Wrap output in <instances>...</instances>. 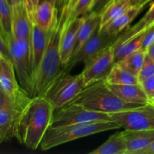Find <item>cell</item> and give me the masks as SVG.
Masks as SVG:
<instances>
[{
    "label": "cell",
    "mask_w": 154,
    "mask_h": 154,
    "mask_svg": "<svg viewBox=\"0 0 154 154\" xmlns=\"http://www.w3.org/2000/svg\"><path fill=\"white\" fill-rule=\"evenodd\" d=\"M55 109L45 96L32 98L17 122L14 137L30 150L39 148L48 129L52 125Z\"/></svg>",
    "instance_id": "1"
},
{
    "label": "cell",
    "mask_w": 154,
    "mask_h": 154,
    "mask_svg": "<svg viewBox=\"0 0 154 154\" xmlns=\"http://www.w3.org/2000/svg\"><path fill=\"white\" fill-rule=\"evenodd\" d=\"M69 14L66 8L63 6L50 29L48 45L36 75V96H45L48 89L62 71L60 42L63 26Z\"/></svg>",
    "instance_id": "2"
},
{
    "label": "cell",
    "mask_w": 154,
    "mask_h": 154,
    "mask_svg": "<svg viewBox=\"0 0 154 154\" xmlns=\"http://www.w3.org/2000/svg\"><path fill=\"white\" fill-rule=\"evenodd\" d=\"M71 102L79 104L93 111L108 114L144 105L123 101L108 87L105 80L96 81L86 86Z\"/></svg>",
    "instance_id": "3"
},
{
    "label": "cell",
    "mask_w": 154,
    "mask_h": 154,
    "mask_svg": "<svg viewBox=\"0 0 154 154\" xmlns=\"http://www.w3.org/2000/svg\"><path fill=\"white\" fill-rule=\"evenodd\" d=\"M120 128L121 126L114 120L51 126L45 133L39 148L48 150L78 138Z\"/></svg>",
    "instance_id": "4"
},
{
    "label": "cell",
    "mask_w": 154,
    "mask_h": 154,
    "mask_svg": "<svg viewBox=\"0 0 154 154\" xmlns=\"http://www.w3.org/2000/svg\"><path fill=\"white\" fill-rule=\"evenodd\" d=\"M3 39L8 45L11 60L20 84L32 98L35 97V74L33 68L31 41L15 38L14 35Z\"/></svg>",
    "instance_id": "5"
},
{
    "label": "cell",
    "mask_w": 154,
    "mask_h": 154,
    "mask_svg": "<svg viewBox=\"0 0 154 154\" xmlns=\"http://www.w3.org/2000/svg\"><path fill=\"white\" fill-rule=\"evenodd\" d=\"M85 87L82 74L71 75L62 70L48 89L45 97L57 110L72 102Z\"/></svg>",
    "instance_id": "6"
},
{
    "label": "cell",
    "mask_w": 154,
    "mask_h": 154,
    "mask_svg": "<svg viewBox=\"0 0 154 154\" xmlns=\"http://www.w3.org/2000/svg\"><path fill=\"white\" fill-rule=\"evenodd\" d=\"M108 120H112L108 113L93 111L79 104L69 102L54 111L51 126H64Z\"/></svg>",
    "instance_id": "7"
},
{
    "label": "cell",
    "mask_w": 154,
    "mask_h": 154,
    "mask_svg": "<svg viewBox=\"0 0 154 154\" xmlns=\"http://www.w3.org/2000/svg\"><path fill=\"white\" fill-rule=\"evenodd\" d=\"M111 119L121 128L129 130H154V104L109 114Z\"/></svg>",
    "instance_id": "8"
},
{
    "label": "cell",
    "mask_w": 154,
    "mask_h": 154,
    "mask_svg": "<svg viewBox=\"0 0 154 154\" xmlns=\"http://www.w3.org/2000/svg\"><path fill=\"white\" fill-rule=\"evenodd\" d=\"M0 90L7 95L15 105L25 108L32 97L22 88L17 78L10 59L0 56Z\"/></svg>",
    "instance_id": "9"
},
{
    "label": "cell",
    "mask_w": 154,
    "mask_h": 154,
    "mask_svg": "<svg viewBox=\"0 0 154 154\" xmlns=\"http://www.w3.org/2000/svg\"><path fill=\"white\" fill-rule=\"evenodd\" d=\"M116 63L114 45L95 54L84 63V68L81 72L86 86L106 79Z\"/></svg>",
    "instance_id": "10"
},
{
    "label": "cell",
    "mask_w": 154,
    "mask_h": 154,
    "mask_svg": "<svg viewBox=\"0 0 154 154\" xmlns=\"http://www.w3.org/2000/svg\"><path fill=\"white\" fill-rule=\"evenodd\" d=\"M120 35H111L105 32L101 31L99 27L81 48L72 56L68 64L63 68V70L70 73L71 70L75 66L81 63H86L99 51L110 45H114Z\"/></svg>",
    "instance_id": "11"
},
{
    "label": "cell",
    "mask_w": 154,
    "mask_h": 154,
    "mask_svg": "<svg viewBox=\"0 0 154 154\" xmlns=\"http://www.w3.org/2000/svg\"><path fill=\"white\" fill-rule=\"evenodd\" d=\"M24 108L17 106L0 90V141L14 138L17 122Z\"/></svg>",
    "instance_id": "12"
},
{
    "label": "cell",
    "mask_w": 154,
    "mask_h": 154,
    "mask_svg": "<svg viewBox=\"0 0 154 154\" xmlns=\"http://www.w3.org/2000/svg\"><path fill=\"white\" fill-rule=\"evenodd\" d=\"M85 15L75 18L70 21H65L60 42L62 68H64L69 63L75 50L77 35L80 26L84 21ZM68 18V17H67Z\"/></svg>",
    "instance_id": "13"
},
{
    "label": "cell",
    "mask_w": 154,
    "mask_h": 154,
    "mask_svg": "<svg viewBox=\"0 0 154 154\" xmlns=\"http://www.w3.org/2000/svg\"><path fill=\"white\" fill-rule=\"evenodd\" d=\"M106 84L119 98L125 102L145 105L150 101L141 84H110L106 83Z\"/></svg>",
    "instance_id": "14"
},
{
    "label": "cell",
    "mask_w": 154,
    "mask_h": 154,
    "mask_svg": "<svg viewBox=\"0 0 154 154\" xmlns=\"http://www.w3.org/2000/svg\"><path fill=\"white\" fill-rule=\"evenodd\" d=\"M13 10V35L17 39L31 41L32 23L23 3L12 7Z\"/></svg>",
    "instance_id": "15"
},
{
    "label": "cell",
    "mask_w": 154,
    "mask_h": 154,
    "mask_svg": "<svg viewBox=\"0 0 154 154\" xmlns=\"http://www.w3.org/2000/svg\"><path fill=\"white\" fill-rule=\"evenodd\" d=\"M49 34L50 30L47 31L39 27L37 24H32L31 45L33 68H34L35 74V81L38 71L40 67L44 54L48 45Z\"/></svg>",
    "instance_id": "16"
},
{
    "label": "cell",
    "mask_w": 154,
    "mask_h": 154,
    "mask_svg": "<svg viewBox=\"0 0 154 154\" xmlns=\"http://www.w3.org/2000/svg\"><path fill=\"white\" fill-rule=\"evenodd\" d=\"M123 133L127 144V154H139L154 141V130L125 129Z\"/></svg>",
    "instance_id": "17"
},
{
    "label": "cell",
    "mask_w": 154,
    "mask_h": 154,
    "mask_svg": "<svg viewBox=\"0 0 154 154\" xmlns=\"http://www.w3.org/2000/svg\"><path fill=\"white\" fill-rule=\"evenodd\" d=\"M100 23L101 14L90 12L87 14H85L84 21L78 32L76 44L72 55L75 54L81 48V46L90 38V36L100 26Z\"/></svg>",
    "instance_id": "18"
},
{
    "label": "cell",
    "mask_w": 154,
    "mask_h": 154,
    "mask_svg": "<svg viewBox=\"0 0 154 154\" xmlns=\"http://www.w3.org/2000/svg\"><path fill=\"white\" fill-rule=\"evenodd\" d=\"M142 9L143 8L132 5L124 13L122 14L118 17L114 19L112 22L108 24L105 28H103L102 29H99L101 31L105 32L111 35H120L123 30L129 27V24L138 16V14L142 11Z\"/></svg>",
    "instance_id": "19"
},
{
    "label": "cell",
    "mask_w": 154,
    "mask_h": 154,
    "mask_svg": "<svg viewBox=\"0 0 154 154\" xmlns=\"http://www.w3.org/2000/svg\"><path fill=\"white\" fill-rule=\"evenodd\" d=\"M154 25V2L150 5V8L147 11L144 16L138 20V23L134 24L132 26H129L125 29L123 32L120 33L117 40L114 45H118L122 43L142 32L145 31L150 26Z\"/></svg>",
    "instance_id": "20"
},
{
    "label": "cell",
    "mask_w": 154,
    "mask_h": 154,
    "mask_svg": "<svg viewBox=\"0 0 154 154\" xmlns=\"http://www.w3.org/2000/svg\"><path fill=\"white\" fill-rule=\"evenodd\" d=\"M60 11L55 5L50 2L39 3L35 13L34 23L37 24L43 29L49 31Z\"/></svg>",
    "instance_id": "21"
},
{
    "label": "cell",
    "mask_w": 154,
    "mask_h": 154,
    "mask_svg": "<svg viewBox=\"0 0 154 154\" xmlns=\"http://www.w3.org/2000/svg\"><path fill=\"white\" fill-rule=\"evenodd\" d=\"M90 154H127V144L123 132H117L111 135L104 144Z\"/></svg>",
    "instance_id": "22"
},
{
    "label": "cell",
    "mask_w": 154,
    "mask_h": 154,
    "mask_svg": "<svg viewBox=\"0 0 154 154\" xmlns=\"http://www.w3.org/2000/svg\"><path fill=\"white\" fill-rule=\"evenodd\" d=\"M130 0H114L101 13L99 29H102L132 6Z\"/></svg>",
    "instance_id": "23"
},
{
    "label": "cell",
    "mask_w": 154,
    "mask_h": 154,
    "mask_svg": "<svg viewBox=\"0 0 154 154\" xmlns=\"http://www.w3.org/2000/svg\"><path fill=\"white\" fill-rule=\"evenodd\" d=\"M145 32L146 30L118 45H114L116 62L123 60L129 54L141 49Z\"/></svg>",
    "instance_id": "24"
},
{
    "label": "cell",
    "mask_w": 154,
    "mask_h": 154,
    "mask_svg": "<svg viewBox=\"0 0 154 154\" xmlns=\"http://www.w3.org/2000/svg\"><path fill=\"white\" fill-rule=\"evenodd\" d=\"M0 37L5 39L13 35V10L6 0H0Z\"/></svg>",
    "instance_id": "25"
},
{
    "label": "cell",
    "mask_w": 154,
    "mask_h": 154,
    "mask_svg": "<svg viewBox=\"0 0 154 154\" xmlns=\"http://www.w3.org/2000/svg\"><path fill=\"white\" fill-rule=\"evenodd\" d=\"M110 84H140L138 77L116 63L111 72L105 79Z\"/></svg>",
    "instance_id": "26"
},
{
    "label": "cell",
    "mask_w": 154,
    "mask_h": 154,
    "mask_svg": "<svg viewBox=\"0 0 154 154\" xmlns=\"http://www.w3.org/2000/svg\"><path fill=\"white\" fill-rule=\"evenodd\" d=\"M147 52L143 51L142 49H139L128 55L123 60L117 62V63L131 73L138 76L145 60Z\"/></svg>",
    "instance_id": "27"
},
{
    "label": "cell",
    "mask_w": 154,
    "mask_h": 154,
    "mask_svg": "<svg viewBox=\"0 0 154 154\" xmlns=\"http://www.w3.org/2000/svg\"><path fill=\"white\" fill-rule=\"evenodd\" d=\"M93 1L94 0H78V2L76 3L75 7L71 11L70 14L68 16L67 21H70L75 18L87 14L90 11Z\"/></svg>",
    "instance_id": "28"
},
{
    "label": "cell",
    "mask_w": 154,
    "mask_h": 154,
    "mask_svg": "<svg viewBox=\"0 0 154 154\" xmlns=\"http://www.w3.org/2000/svg\"><path fill=\"white\" fill-rule=\"evenodd\" d=\"M154 75V60L147 54L142 68L138 75V80L141 84L143 81Z\"/></svg>",
    "instance_id": "29"
},
{
    "label": "cell",
    "mask_w": 154,
    "mask_h": 154,
    "mask_svg": "<svg viewBox=\"0 0 154 154\" xmlns=\"http://www.w3.org/2000/svg\"><path fill=\"white\" fill-rule=\"evenodd\" d=\"M154 43V25L147 29L144 34V39H143L142 46L141 49L147 52L148 48Z\"/></svg>",
    "instance_id": "30"
},
{
    "label": "cell",
    "mask_w": 154,
    "mask_h": 154,
    "mask_svg": "<svg viewBox=\"0 0 154 154\" xmlns=\"http://www.w3.org/2000/svg\"><path fill=\"white\" fill-rule=\"evenodd\" d=\"M28 13L29 17L32 23H35V13L38 5V0H22Z\"/></svg>",
    "instance_id": "31"
},
{
    "label": "cell",
    "mask_w": 154,
    "mask_h": 154,
    "mask_svg": "<svg viewBox=\"0 0 154 154\" xmlns=\"http://www.w3.org/2000/svg\"><path fill=\"white\" fill-rule=\"evenodd\" d=\"M141 84L150 100L154 95V75L146 78L141 83Z\"/></svg>",
    "instance_id": "32"
},
{
    "label": "cell",
    "mask_w": 154,
    "mask_h": 154,
    "mask_svg": "<svg viewBox=\"0 0 154 154\" xmlns=\"http://www.w3.org/2000/svg\"><path fill=\"white\" fill-rule=\"evenodd\" d=\"M112 1H114V0H94L89 13H90V12H96V13L101 14L102 11Z\"/></svg>",
    "instance_id": "33"
},
{
    "label": "cell",
    "mask_w": 154,
    "mask_h": 154,
    "mask_svg": "<svg viewBox=\"0 0 154 154\" xmlns=\"http://www.w3.org/2000/svg\"><path fill=\"white\" fill-rule=\"evenodd\" d=\"M44 2H52L53 4L55 5L57 8L61 10L63 6H64L66 0H38V4L39 3Z\"/></svg>",
    "instance_id": "34"
},
{
    "label": "cell",
    "mask_w": 154,
    "mask_h": 154,
    "mask_svg": "<svg viewBox=\"0 0 154 154\" xmlns=\"http://www.w3.org/2000/svg\"><path fill=\"white\" fill-rule=\"evenodd\" d=\"M150 1H152V0H132L131 2H132V5L144 8V6L147 4H148Z\"/></svg>",
    "instance_id": "35"
},
{
    "label": "cell",
    "mask_w": 154,
    "mask_h": 154,
    "mask_svg": "<svg viewBox=\"0 0 154 154\" xmlns=\"http://www.w3.org/2000/svg\"><path fill=\"white\" fill-rule=\"evenodd\" d=\"M139 154H154V141L148 147L141 150Z\"/></svg>",
    "instance_id": "36"
},
{
    "label": "cell",
    "mask_w": 154,
    "mask_h": 154,
    "mask_svg": "<svg viewBox=\"0 0 154 154\" xmlns=\"http://www.w3.org/2000/svg\"><path fill=\"white\" fill-rule=\"evenodd\" d=\"M78 0H69L68 4L66 5H64V7H66V9L68 10V11H69V14H70L71 11L73 9V8L75 7V5H76V3L78 2Z\"/></svg>",
    "instance_id": "37"
},
{
    "label": "cell",
    "mask_w": 154,
    "mask_h": 154,
    "mask_svg": "<svg viewBox=\"0 0 154 154\" xmlns=\"http://www.w3.org/2000/svg\"><path fill=\"white\" fill-rule=\"evenodd\" d=\"M147 54L154 60V43L148 48L147 51Z\"/></svg>",
    "instance_id": "38"
},
{
    "label": "cell",
    "mask_w": 154,
    "mask_h": 154,
    "mask_svg": "<svg viewBox=\"0 0 154 154\" xmlns=\"http://www.w3.org/2000/svg\"><path fill=\"white\" fill-rule=\"evenodd\" d=\"M21 3H23L22 0H13V6L21 4ZM13 6H12V7H13Z\"/></svg>",
    "instance_id": "39"
},
{
    "label": "cell",
    "mask_w": 154,
    "mask_h": 154,
    "mask_svg": "<svg viewBox=\"0 0 154 154\" xmlns=\"http://www.w3.org/2000/svg\"><path fill=\"white\" fill-rule=\"evenodd\" d=\"M11 6H13V0H6Z\"/></svg>",
    "instance_id": "40"
},
{
    "label": "cell",
    "mask_w": 154,
    "mask_h": 154,
    "mask_svg": "<svg viewBox=\"0 0 154 154\" xmlns=\"http://www.w3.org/2000/svg\"><path fill=\"white\" fill-rule=\"evenodd\" d=\"M150 102H153V103H154V95H153V97H152L151 99H150Z\"/></svg>",
    "instance_id": "41"
},
{
    "label": "cell",
    "mask_w": 154,
    "mask_h": 154,
    "mask_svg": "<svg viewBox=\"0 0 154 154\" xmlns=\"http://www.w3.org/2000/svg\"><path fill=\"white\" fill-rule=\"evenodd\" d=\"M69 0H66V2H65V5H67L68 2H69Z\"/></svg>",
    "instance_id": "42"
},
{
    "label": "cell",
    "mask_w": 154,
    "mask_h": 154,
    "mask_svg": "<svg viewBox=\"0 0 154 154\" xmlns=\"http://www.w3.org/2000/svg\"><path fill=\"white\" fill-rule=\"evenodd\" d=\"M130 1H132V0H130Z\"/></svg>",
    "instance_id": "43"
},
{
    "label": "cell",
    "mask_w": 154,
    "mask_h": 154,
    "mask_svg": "<svg viewBox=\"0 0 154 154\" xmlns=\"http://www.w3.org/2000/svg\"><path fill=\"white\" fill-rule=\"evenodd\" d=\"M153 104H154V103H153Z\"/></svg>",
    "instance_id": "44"
}]
</instances>
